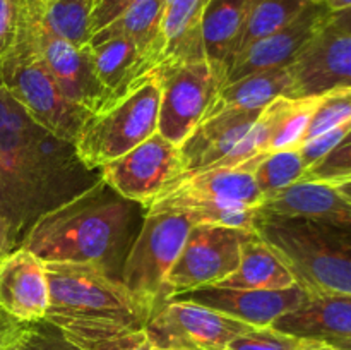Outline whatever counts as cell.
<instances>
[{
    "label": "cell",
    "mask_w": 351,
    "mask_h": 350,
    "mask_svg": "<svg viewBox=\"0 0 351 350\" xmlns=\"http://www.w3.org/2000/svg\"><path fill=\"white\" fill-rule=\"evenodd\" d=\"M91 174L74 144L38 126L0 82V218L12 249L45 213L95 184Z\"/></svg>",
    "instance_id": "cell-1"
},
{
    "label": "cell",
    "mask_w": 351,
    "mask_h": 350,
    "mask_svg": "<svg viewBox=\"0 0 351 350\" xmlns=\"http://www.w3.org/2000/svg\"><path fill=\"white\" fill-rule=\"evenodd\" d=\"M48 311L57 326L82 350H123L147 342L153 305L105 268L93 263H45Z\"/></svg>",
    "instance_id": "cell-2"
},
{
    "label": "cell",
    "mask_w": 351,
    "mask_h": 350,
    "mask_svg": "<svg viewBox=\"0 0 351 350\" xmlns=\"http://www.w3.org/2000/svg\"><path fill=\"white\" fill-rule=\"evenodd\" d=\"M132 206L99 177L38 218L21 247L43 263H93L110 273V264L125 240Z\"/></svg>",
    "instance_id": "cell-3"
},
{
    "label": "cell",
    "mask_w": 351,
    "mask_h": 350,
    "mask_svg": "<svg viewBox=\"0 0 351 350\" xmlns=\"http://www.w3.org/2000/svg\"><path fill=\"white\" fill-rule=\"evenodd\" d=\"M256 233L307 294L351 295V226L259 216Z\"/></svg>",
    "instance_id": "cell-4"
},
{
    "label": "cell",
    "mask_w": 351,
    "mask_h": 350,
    "mask_svg": "<svg viewBox=\"0 0 351 350\" xmlns=\"http://www.w3.org/2000/svg\"><path fill=\"white\" fill-rule=\"evenodd\" d=\"M160 100V81L151 74L115 103L93 113L74 144L79 161L88 170H99L158 132Z\"/></svg>",
    "instance_id": "cell-5"
},
{
    "label": "cell",
    "mask_w": 351,
    "mask_h": 350,
    "mask_svg": "<svg viewBox=\"0 0 351 350\" xmlns=\"http://www.w3.org/2000/svg\"><path fill=\"white\" fill-rule=\"evenodd\" d=\"M0 82L38 126L65 143L75 144L91 113L62 95L24 30V21L16 48L0 64Z\"/></svg>",
    "instance_id": "cell-6"
},
{
    "label": "cell",
    "mask_w": 351,
    "mask_h": 350,
    "mask_svg": "<svg viewBox=\"0 0 351 350\" xmlns=\"http://www.w3.org/2000/svg\"><path fill=\"white\" fill-rule=\"evenodd\" d=\"M192 226V220L177 209L147 211L139 235L125 256L120 281L149 302L154 312L168 301L167 277Z\"/></svg>",
    "instance_id": "cell-7"
},
{
    "label": "cell",
    "mask_w": 351,
    "mask_h": 350,
    "mask_svg": "<svg viewBox=\"0 0 351 350\" xmlns=\"http://www.w3.org/2000/svg\"><path fill=\"white\" fill-rule=\"evenodd\" d=\"M153 74L161 88L158 132L175 146H182L211 108L226 84V75L208 58L163 64Z\"/></svg>",
    "instance_id": "cell-8"
},
{
    "label": "cell",
    "mask_w": 351,
    "mask_h": 350,
    "mask_svg": "<svg viewBox=\"0 0 351 350\" xmlns=\"http://www.w3.org/2000/svg\"><path fill=\"white\" fill-rule=\"evenodd\" d=\"M250 325L197 302L170 297L146 325L158 350H226Z\"/></svg>",
    "instance_id": "cell-9"
},
{
    "label": "cell",
    "mask_w": 351,
    "mask_h": 350,
    "mask_svg": "<svg viewBox=\"0 0 351 350\" xmlns=\"http://www.w3.org/2000/svg\"><path fill=\"white\" fill-rule=\"evenodd\" d=\"M252 233L218 225H194L167 277L168 299L213 287L239 268L242 247Z\"/></svg>",
    "instance_id": "cell-10"
},
{
    "label": "cell",
    "mask_w": 351,
    "mask_h": 350,
    "mask_svg": "<svg viewBox=\"0 0 351 350\" xmlns=\"http://www.w3.org/2000/svg\"><path fill=\"white\" fill-rule=\"evenodd\" d=\"M180 175V150L160 132L99 168V177L106 185L144 208H149Z\"/></svg>",
    "instance_id": "cell-11"
},
{
    "label": "cell",
    "mask_w": 351,
    "mask_h": 350,
    "mask_svg": "<svg viewBox=\"0 0 351 350\" xmlns=\"http://www.w3.org/2000/svg\"><path fill=\"white\" fill-rule=\"evenodd\" d=\"M24 30L29 34L45 67L57 82L62 95L74 105L98 113L113 103L112 96L96 75L91 48L74 47L38 26L24 9Z\"/></svg>",
    "instance_id": "cell-12"
},
{
    "label": "cell",
    "mask_w": 351,
    "mask_h": 350,
    "mask_svg": "<svg viewBox=\"0 0 351 350\" xmlns=\"http://www.w3.org/2000/svg\"><path fill=\"white\" fill-rule=\"evenodd\" d=\"M290 69L287 98L321 96L351 86V33L322 27Z\"/></svg>",
    "instance_id": "cell-13"
},
{
    "label": "cell",
    "mask_w": 351,
    "mask_h": 350,
    "mask_svg": "<svg viewBox=\"0 0 351 350\" xmlns=\"http://www.w3.org/2000/svg\"><path fill=\"white\" fill-rule=\"evenodd\" d=\"M329 14L324 5L311 2L293 23L247 45L228 65L226 84L252 72L293 64L308 41L328 24Z\"/></svg>",
    "instance_id": "cell-14"
},
{
    "label": "cell",
    "mask_w": 351,
    "mask_h": 350,
    "mask_svg": "<svg viewBox=\"0 0 351 350\" xmlns=\"http://www.w3.org/2000/svg\"><path fill=\"white\" fill-rule=\"evenodd\" d=\"M300 285L281 290H249V288L202 287L177 294L173 297L197 302L216 309L250 326H271L280 316L293 311L307 299Z\"/></svg>",
    "instance_id": "cell-15"
},
{
    "label": "cell",
    "mask_w": 351,
    "mask_h": 350,
    "mask_svg": "<svg viewBox=\"0 0 351 350\" xmlns=\"http://www.w3.org/2000/svg\"><path fill=\"white\" fill-rule=\"evenodd\" d=\"M45 263L31 250L17 247L0 257V307L21 323L45 319L48 311Z\"/></svg>",
    "instance_id": "cell-16"
},
{
    "label": "cell",
    "mask_w": 351,
    "mask_h": 350,
    "mask_svg": "<svg viewBox=\"0 0 351 350\" xmlns=\"http://www.w3.org/2000/svg\"><path fill=\"white\" fill-rule=\"evenodd\" d=\"M261 218H298L351 226V202L329 182L302 180L264 196L257 206Z\"/></svg>",
    "instance_id": "cell-17"
},
{
    "label": "cell",
    "mask_w": 351,
    "mask_h": 350,
    "mask_svg": "<svg viewBox=\"0 0 351 350\" xmlns=\"http://www.w3.org/2000/svg\"><path fill=\"white\" fill-rule=\"evenodd\" d=\"M263 110L233 108L201 120L182 146H178L182 161L180 177L215 167L223 158L228 156L233 148L249 132Z\"/></svg>",
    "instance_id": "cell-18"
},
{
    "label": "cell",
    "mask_w": 351,
    "mask_h": 350,
    "mask_svg": "<svg viewBox=\"0 0 351 350\" xmlns=\"http://www.w3.org/2000/svg\"><path fill=\"white\" fill-rule=\"evenodd\" d=\"M264 154L266 153H261L233 167H211L206 170L192 172L178 178L163 194L259 206L263 201V194L254 178V170Z\"/></svg>",
    "instance_id": "cell-19"
},
{
    "label": "cell",
    "mask_w": 351,
    "mask_h": 350,
    "mask_svg": "<svg viewBox=\"0 0 351 350\" xmlns=\"http://www.w3.org/2000/svg\"><path fill=\"white\" fill-rule=\"evenodd\" d=\"M271 326L297 338L328 342L351 336V295L308 294L298 307L280 316Z\"/></svg>",
    "instance_id": "cell-20"
},
{
    "label": "cell",
    "mask_w": 351,
    "mask_h": 350,
    "mask_svg": "<svg viewBox=\"0 0 351 350\" xmlns=\"http://www.w3.org/2000/svg\"><path fill=\"white\" fill-rule=\"evenodd\" d=\"M89 48L96 75L110 93L113 103L153 74L146 58L127 38H106L98 43H91Z\"/></svg>",
    "instance_id": "cell-21"
},
{
    "label": "cell",
    "mask_w": 351,
    "mask_h": 350,
    "mask_svg": "<svg viewBox=\"0 0 351 350\" xmlns=\"http://www.w3.org/2000/svg\"><path fill=\"white\" fill-rule=\"evenodd\" d=\"M165 12H167V0H144L93 34L89 45L113 36L127 38L136 45L141 55L151 65V71L154 72L161 64L165 50Z\"/></svg>",
    "instance_id": "cell-22"
},
{
    "label": "cell",
    "mask_w": 351,
    "mask_h": 350,
    "mask_svg": "<svg viewBox=\"0 0 351 350\" xmlns=\"http://www.w3.org/2000/svg\"><path fill=\"white\" fill-rule=\"evenodd\" d=\"M252 3L254 0H211L206 7L202 19L204 54L225 75L237 54Z\"/></svg>",
    "instance_id": "cell-23"
},
{
    "label": "cell",
    "mask_w": 351,
    "mask_h": 350,
    "mask_svg": "<svg viewBox=\"0 0 351 350\" xmlns=\"http://www.w3.org/2000/svg\"><path fill=\"white\" fill-rule=\"evenodd\" d=\"M209 2L211 0H171L167 3L163 21L165 50L160 65L206 58L202 19Z\"/></svg>",
    "instance_id": "cell-24"
},
{
    "label": "cell",
    "mask_w": 351,
    "mask_h": 350,
    "mask_svg": "<svg viewBox=\"0 0 351 350\" xmlns=\"http://www.w3.org/2000/svg\"><path fill=\"white\" fill-rule=\"evenodd\" d=\"M293 285H297V281L287 264L257 233H252L243 244L239 268L215 287L281 290Z\"/></svg>",
    "instance_id": "cell-25"
},
{
    "label": "cell",
    "mask_w": 351,
    "mask_h": 350,
    "mask_svg": "<svg viewBox=\"0 0 351 350\" xmlns=\"http://www.w3.org/2000/svg\"><path fill=\"white\" fill-rule=\"evenodd\" d=\"M26 14L53 36L74 47H88L96 0H23Z\"/></svg>",
    "instance_id": "cell-26"
},
{
    "label": "cell",
    "mask_w": 351,
    "mask_h": 350,
    "mask_svg": "<svg viewBox=\"0 0 351 350\" xmlns=\"http://www.w3.org/2000/svg\"><path fill=\"white\" fill-rule=\"evenodd\" d=\"M288 86H290V69L288 67L266 69V71L243 75L223 86L204 119L233 108L263 110L276 98L287 95Z\"/></svg>",
    "instance_id": "cell-27"
},
{
    "label": "cell",
    "mask_w": 351,
    "mask_h": 350,
    "mask_svg": "<svg viewBox=\"0 0 351 350\" xmlns=\"http://www.w3.org/2000/svg\"><path fill=\"white\" fill-rule=\"evenodd\" d=\"M156 209H177L185 213L194 225H218L243 230L247 233H256L259 223L257 206L215 201V199L161 194L151 202L147 211H156Z\"/></svg>",
    "instance_id": "cell-28"
},
{
    "label": "cell",
    "mask_w": 351,
    "mask_h": 350,
    "mask_svg": "<svg viewBox=\"0 0 351 350\" xmlns=\"http://www.w3.org/2000/svg\"><path fill=\"white\" fill-rule=\"evenodd\" d=\"M308 3L311 0H254L237 54H240L252 41L293 23L307 9Z\"/></svg>",
    "instance_id": "cell-29"
},
{
    "label": "cell",
    "mask_w": 351,
    "mask_h": 350,
    "mask_svg": "<svg viewBox=\"0 0 351 350\" xmlns=\"http://www.w3.org/2000/svg\"><path fill=\"white\" fill-rule=\"evenodd\" d=\"M321 96L308 98H280V112H278L276 126L271 136L267 153L281 150H297L304 143L305 132L311 124L312 115L319 105Z\"/></svg>",
    "instance_id": "cell-30"
},
{
    "label": "cell",
    "mask_w": 351,
    "mask_h": 350,
    "mask_svg": "<svg viewBox=\"0 0 351 350\" xmlns=\"http://www.w3.org/2000/svg\"><path fill=\"white\" fill-rule=\"evenodd\" d=\"M304 160L300 151L297 150H281L266 153L257 163L254 170V178L259 187L261 194L267 196L273 192L281 191L295 182L302 180L305 175Z\"/></svg>",
    "instance_id": "cell-31"
},
{
    "label": "cell",
    "mask_w": 351,
    "mask_h": 350,
    "mask_svg": "<svg viewBox=\"0 0 351 350\" xmlns=\"http://www.w3.org/2000/svg\"><path fill=\"white\" fill-rule=\"evenodd\" d=\"M346 120H351V86L331 89V91L321 95L317 108H315L307 132H305L304 143L346 122Z\"/></svg>",
    "instance_id": "cell-32"
},
{
    "label": "cell",
    "mask_w": 351,
    "mask_h": 350,
    "mask_svg": "<svg viewBox=\"0 0 351 350\" xmlns=\"http://www.w3.org/2000/svg\"><path fill=\"white\" fill-rule=\"evenodd\" d=\"M300 338L273 326H250L230 342L226 350H297Z\"/></svg>",
    "instance_id": "cell-33"
},
{
    "label": "cell",
    "mask_w": 351,
    "mask_h": 350,
    "mask_svg": "<svg viewBox=\"0 0 351 350\" xmlns=\"http://www.w3.org/2000/svg\"><path fill=\"white\" fill-rule=\"evenodd\" d=\"M10 350H82L67 340L64 333L51 323L41 321L27 323L23 335L17 338Z\"/></svg>",
    "instance_id": "cell-34"
},
{
    "label": "cell",
    "mask_w": 351,
    "mask_h": 350,
    "mask_svg": "<svg viewBox=\"0 0 351 350\" xmlns=\"http://www.w3.org/2000/svg\"><path fill=\"white\" fill-rule=\"evenodd\" d=\"M351 174V130L322 160L305 170V180H332Z\"/></svg>",
    "instance_id": "cell-35"
},
{
    "label": "cell",
    "mask_w": 351,
    "mask_h": 350,
    "mask_svg": "<svg viewBox=\"0 0 351 350\" xmlns=\"http://www.w3.org/2000/svg\"><path fill=\"white\" fill-rule=\"evenodd\" d=\"M24 21L23 0H0V64L12 54Z\"/></svg>",
    "instance_id": "cell-36"
},
{
    "label": "cell",
    "mask_w": 351,
    "mask_h": 350,
    "mask_svg": "<svg viewBox=\"0 0 351 350\" xmlns=\"http://www.w3.org/2000/svg\"><path fill=\"white\" fill-rule=\"evenodd\" d=\"M350 130H351V120H346V122L339 124V126L332 127V129L326 130V132L305 141V143L298 148L305 167L308 168L314 163H317L319 160H322L329 151L335 150V148L338 146L346 136H348Z\"/></svg>",
    "instance_id": "cell-37"
},
{
    "label": "cell",
    "mask_w": 351,
    "mask_h": 350,
    "mask_svg": "<svg viewBox=\"0 0 351 350\" xmlns=\"http://www.w3.org/2000/svg\"><path fill=\"white\" fill-rule=\"evenodd\" d=\"M144 0H96L95 12H93V34L119 19L125 10Z\"/></svg>",
    "instance_id": "cell-38"
},
{
    "label": "cell",
    "mask_w": 351,
    "mask_h": 350,
    "mask_svg": "<svg viewBox=\"0 0 351 350\" xmlns=\"http://www.w3.org/2000/svg\"><path fill=\"white\" fill-rule=\"evenodd\" d=\"M27 323H21L7 314L0 307V350H10L14 343L17 342L23 331L26 329Z\"/></svg>",
    "instance_id": "cell-39"
},
{
    "label": "cell",
    "mask_w": 351,
    "mask_h": 350,
    "mask_svg": "<svg viewBox=\"0 0 351 350\" xmlns=\"http://www.w3.org/2000/svg\"><path fill=\"white\" fill-rule=\"evenodd\" d=\"M326 26L329 30L341 31V33H351V7L350 9L339 10V12L329 14V19Z\"/></svg>",
    "instance_id": "cell-40"
},
{
    "label": "cell",
    "mask_w": 351,
    "mask_h": 350,
    "mask_svg": "<svg viewBox=\"0 0 351 350\" xmlns=\"http://www.w3.org/2000/svg\"><path fill=\"white\" fill-rule=\"evenodd\" d=\"M324 182H329V184H331L332 187L343 196V198L348 199L351 202V174L343 175V177H338V178H332V180H324Z\"/></svg>",
    "instance_id": "cell-41"
},
{
    "label": "cell",
    "mask_w": 351,
    "mask_h": 350,
    "mask_svg": "<svg viewBox=\"0 0 351 350\" xmlns=\"http://www.w3.org/2000/svg\"><path fill=\"white\" fill-rule=\"evenodd\" d=\"M297 350H336L331 343L324 342V340H311V338H300Z\"/></svg>",
    "instance_id": "cell-42"
},
{
    "label": "cell",
    "mask_w": 351,
    "mask_h": 350,
    "mask_svg": "<svg viewBox=\"0 0 351 350\" xmlns=\"http://www.w3.org/2000/svg\"><path fill=\"white\" fill-rule=\"evenodd\" d=\"M12 244H10V235L9 229H7L5 222L0 218V257H3L5 254L12 253Z\"/></svg>",
    "instance_id": "cell-43"
},
{
    "label": "cell",
    "mask_w": 351,
    "mask_h": 350,
    "mask_svg": "<svg viewBox=\"0 0 351 350\" xmlns=\"http://www.w3.org/2000/svg\"><path fill=\"white\" fill-rule=\"evenodd\" d=\"M314 3H321L329 12H339V10L350 9L351 0H311Z\"/></svg>",
    "instance_id": "cell-44"
},
{
    "label": "cell",
    "mask_w": 351,
    "mask_h": 350,
    "mask_svg": "<svg viewBox=\"0 0 351 350\" xmlns=\"http://www.w3.org/2000/svg\"><path fill=\"white\" fill-rule=\"evenodd\" d=\"M336 350H351V336H341V338H332L328 340Z\"/></svg>",
    "instance_id": "cell-45"
},
{
    "label": "cell",
    "mask_w": 351,
    "mask_h": 350,
    "mask_svg": "<svg viewBox=\"0 0 351 350\" xmlns=\"http://www.w3.org/2000/svg\"><path fill=\"white\" fill-rule=\"evenodd\" d=\"M123 350H158V349L153 345V343H151V340H147V342L141 343V345L130 347V349H123Z\"/></svg>",
    "instance_id": "cell-46"
},
{
    "label": "cell",
    "mask_w": 351,
    "mask_h": 350,
    "mask_svg": "<svg viewBox=\"0 0 351 350\" xmlns=\"http://www.w3.org/2000/svg\"><path fill=\"white\" fill-rule=\"evenodd\" d=\"M168 2H171V0H167V3H168Z\"/></svg>",
    "instance_id": "cell-47"
}]
</instances>
